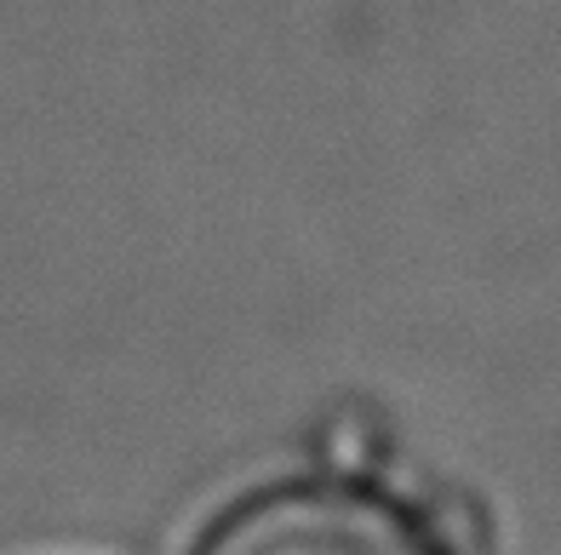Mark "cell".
<instances>
[{
    "mask_svg": "<svg viewBox=\"0 0 561 555\" xmlns=\"http://www.w3.org/2000/svg\"><path fill=\"white\" fill-rule=\"evenodd\" d=\"M190 555H453V544L396 487L362 470H316L229 498Z\"/></svg>",
    "mask_w": 561,
    "mask_h": 555,
    "instance_id": "1",
    "label": "cell"
}]
</instances>
